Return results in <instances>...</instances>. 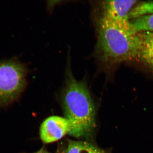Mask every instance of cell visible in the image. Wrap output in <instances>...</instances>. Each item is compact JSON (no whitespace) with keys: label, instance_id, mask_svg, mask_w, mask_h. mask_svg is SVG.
Returning a JSON list of instances; mask_svg holds the SVG:
<instances>
[{"label":"cell","instance_id":"9","mask_svg":"<svg viewBox=\"0 0 153 153\" xmlns=\"http://www.w3.org/2000/svg\"><path fill=\"white\" fill-rule=\"evenodd\" d=\"M153 14V1L142 2L137 4L129 13L130 20L148 14Z\"/></svg>","mask_w":153,"mask_h":153},{"label":"cell","instance_id":"3","mask_svg":"<svg viewBox=\"0 0 153 153\" xmlns=\"http://www.w3.org/2000/svg\"><path fill=\"white\" fill-rule=\"evenodd\" d=\"M27 68L16 59L0 61V105L13 102L27 85Z\"/></svg>","mask_w":153,"mask_h":153},{"label":"cell","instance_id":"5","mask_svg":"<svg viewBox=\"0 0 153 153\" xmlns=\"http://www.w3.org/2000/svg\"><path fill=\"white\" fill-rule=\"evenodd\" d=\"M72 126L66 117L52 116L42 123L40 129V138L44 143L55 142L70 133Z\"/></svg>","mask_w":153,"mask_h":153},{"label":"cell","instance_id":"1","mask_svg":"<svg viewBox=\"0 0 153 153\" xmlns=\"http://www.w3.org/2000/svg\"><path fill=\"white\" fill-rule=\"evenodd\" d=\"M65 117L71 124L70 135L76 138L91 135L96 126L94 102L85 80L74 78L68 69L62 94Z\"/></svg>","mask_w":153,"mask_h":153},{"label":"cell","instance_id":"4","mask_svg":"<svg viewBox=\"0 0 153 153\" xmlns=\"http://www.w3.org/2000/svg\"><path fill=\"white\" fill-rule=\"evenodd\" d=\"M137 1L115 0L102 2L101 16L111 21L120 27L132 34L131 31L129 13ZM134 35V34H133Z\"/></svg>","mask_w":153,"mask_h":153},{"label":"cell","instance_id":"8","mask_svg":"<svg viewBox=\"0 0 153 153\" xmlns=\"http://www.w3.org/2000/svg\"><path fill=\"white\" fill-rule=\"evenodd\" d=\"M65 153H105L99 148L84 141L70 140Z\"/></svg>","mask_w":153,"mask_h":153},{"label":"cell","instance_id":"2","mask_svg":"<svg viewBox=\"0 0 153 153\" xmlns=\"http://www.w3.org/2000/svg\"><path fill=\"white\" fill-rule=\"evenodd\" d=\"M95 54L102 63H120L136 58L139 47L137 33L126 32L103 16L97 22Z\"/></svg>","mask_w":153,"mask_h":153},{"label":"cell","instance_id":"7","mask_svg":"<svg viewBox=\"0 0 153 153\" xmlns=\"http://www.w3.org/2000/svg\"><path fill=\"white\" fill-rule=\"evenodd\" d=\"M132 34L142 32L153 33V14L144 15L130 20Z\"/></svg>","mask_w":153,"mask_h":153},{"label":"cell","instance_id":"6","mask_svg":"<svg viewBox=\"0 0 153 153\" xmlns=\"http://www.w3.org/2000/svg\"><path fill=\"white\" fill-rule=\"evenodd\" d=\"M139 47L136 58L153 71V33H137Z\"/></svg>","mask_w":153,"mask_h":153},{"label":"cell","instance_id":"10","mask_svg":"<svg viewBox=\"0 0 153 153\" xmlns=\"http://www.w3.org/2000/svg\"><path fill=\"white\" fill-rule=\"evenodd\" d=\"M34 153H51L50 152H47V151L45 150L44 149H41L40 150L38 151V152H36Z\"/></svg>","mask_w":153,"mask_h":153}]
</instances>
